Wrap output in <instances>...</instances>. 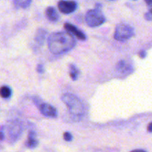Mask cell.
Returning a JSON list of instances; mask_svg holds the SVG:
<instances>
[{"label": "cell", "mask_w": 152, "mask_h": 152, "mask_svg": "<svg viewBox=\"0 0 152 152\" xmlns=\"http://www.w3.org/2000/svg\"><path fill=\"white\" fill-rule=\"evenodd\" d=\"M48 45L51 53L62 54L69 51L76 45L74 37L67 32L52 33L48 39Z\"/></svg>", "instance_id": "obj_1"}, {"label": "cell", "mask_w": 152, "mask_h": 152, "mask_svg": "<svg viewBox=\"0 0 152 152\" xmlns=\"http://www.w3.org/2000/svg\"><path fill=\"white\" fill-rule=\"evenodd\" d=\"M62 101L67 105L70 113L76 117L83 116L86 113V106L83 101L72 94L67 93L62 96Z\"/></svg>", "instance_id": "obj_2"}, {"label": "cell", "mask_w": 152, "mask_h": 152, "mask_svg": "<svg viewBox=\"0 0 152 152\" xmlns=\"http://www.w3.org/2000/svg\"><path fill=\"white\" fill-rule=\"evenodd\" d=\"M4 128L5 137H7L8 142L14 143L19 139L22 133V126L19 120H14L7 122Z\"/></svg>", "instance_id": "obj_3"}, {"label": "cell", "mask_w": 152, "mask_h": 152, "mask_svg": "<svg viewBox=\"0 0 152 152\" xmlns=\"http://www.w3.org/2000/svg\"><path fill=\"white\" fill-rule=\"evenodd\" d=\"M86 22L89 27L95 28L102 25L105 22V18L100 9L96 7L88 10L86 14Z\"/></svg>", "instance_id": "obj_4"}, {"label": "cell", "mask_w": 152, "mask_h": 152, "mask_svg": "<svg viewBox=\"0 0 152 152\" xmlns=\"http://www.w3.org/2000/svg\"><path fill=\"white\" fill-rule=\"evenodd\" d=\"M134 35V30L127 24H120L117 26L114 32V39L117 41L125 42L130 39Z\"/></svg>", "instance_id": "obj_5"}, {"label": "cell", "mask_w": 152, "mask_h": 152, "mask_svg": "<svg viewBox=\"0 0 152 152\" xmlns=\"http://www.w3.org/2000/svg\"><path fill=\"white\" fill-rule=\"evenodd\" d=\"M134 70L132 61L127 59L120 60L116 65V74L119 77H126L132 74Z\"/></svg>", "instance_id": "obj_6"}, {"label": "cell", "mask_w": 152, "mask_h": 152, "mask_svg": "<svg viewBox=\"0 0 152 152\" xmlns=\"http://www.w3.org/2000/svg\"><path fill=\"white\" fill-rule=\"evenodd\" d=\"M77 4L74 1H59L58 2V8L59 11L65 14H69L76 10Z\"/></svg>", "instance_id": "obj_7"}, {"label": "cell", "mask_w": 152, "mask_h": 152, "mask_svg": "<svg viewBox=\"0 0 152 152\" xmlns=\"http://www.w3.org/2000/svg\"><path fill=\"white\" fill-rule=\"evenodd\" d=\"M38 108L41 114L45 117H51V118H56L57 117V111L56 108L50 104L42 102Z\"/></svg>", "instance_id": "obj_8"}, {"label": "cell", "mask_w": 152, "mask_h": 152, "mask_svg": "<svg viewBox=\"0 0 152 152\" xmlns=\"http://www.w3.org/2000/svg\"><path fill=\"white\" fill-rule=\"evenodd\" d=\"M64 28L68 31V33H69L72 36L76 37L79 39L82 40V41H85L86 39V34L83 31H80L79 28H77V27L74 26V25H71L70 23H65Z\"/></svg>", "instance_id": "obj_9"}, {"label": "cell", "mask_w": 152, "mask_h": 152, "mask_svg": "<svg viewBox=\"0 0 152 152\" xmlns=\"http://www.w3.org/2000/svg\"><path fill=\"white\" fill-rule=\"evenodd\" d=\"M36 133L33 131H31L28 134V139L25 142V146L28 148H35L38 145L39 142L37 139Z\"/></svg>", "instance_id": "obj_10"}, {"label": "cell", "mask_w": 152, "mask_h": 152, "mask_svg": "<svg viewBox=\"0 0 152 152\" xmlns=\"http://www.w3.org/2000/svg\"><path fill=\"white\" fill-rule=\"evenodd\" d=\"M45 16L49 21L56 22L59 20V16L56 9L53 7H48L45 10Z\"/></svg>", "instance_id": "obj_11"}, {"label": "cell", "mask_w": 152, "mask_h": 152, "mask_svg": "<svg viewBox=\"0 0 152 152\" xmlns=\"http://www.w3.org/2000/svg\"><path fill=\"white\" fill-rule=\"evenodd\" d=\"M46 36H47V31L45 29L40 28L37 31V34L35 36V42L39 45H42L44 44Z\"/></svg>", "instance_id": "obj_12"}, {"label": "cell", "mask_w": 152, "mask_h": 152, "mask_svg": "<svg viewBox=\"0 0 152 152\" xmlns=\"http://www.w3.org/2000/svg\"><path fill=\"white\" fill-rule=\"evenodd\" d=\"M69 74L71 80L73 81H76V80H77L79 75H80V71H79L78 68L75 65L71 64L69 65Z\"/></svg>", "instance_id": "obj_13"}, {"label": "cell", "mask_w": 152, "mask_h": 152, "mask_svg": "<svg viewBox=\"0 0 152 152\" xmlns=\"http://www.w3.org/2000/svg\"><path fill=\"white\" fill-rule=\"evenodd\" d=\"M32 0H13L14 4L17 7L21 8H27L31 4Z\"/></svg>", "instance_id": "obj_14"}, {"label": "cell", "mask_w": 152, "mask_h": 152, "mask_svg": "<svg viewBox=\"0 0 152 152\" xmlns=\"http://www.w3.org/2000/svg\"><path fill=\"white\" fill-rule=\"evenodd\" d=\"M0 94H1V96L4 99H7L11 96V89L7 86H2L1 88V91H0Z\"/></svg>", "instance_id": "obj_15"}, {"label": "cell", "mask_w": 152, "mask_h": 152, "mask_svg": "<svg viewBox=\"0 0 152 152\" xmlns=\"http://www.w3.org/2000/svg\"><path fill=\"white\" fill-rule=\"evenodd\" d=\"M145 1L149 8L148 12L145 14V18L146 20H152V0H145Z\"/></svg>", "instance_id": "obj_16"}, {"label": "cell", "mask_w": 152, "mask_h": 152, "mask_svg": "<svg viewBox=\"0 0 152 152\" xmlns=\"http://www.w3.org/2000/svg\"><path fill=\"white\" fill-rule=\"evenodd\" d=\"M63 138L65 141L67 142H70V141L72 140V135L71 134H70L69 132H65L63 134Z\"/></svg>", "instance_id": "obj_17"}, {"label": "cell", "mask_w": 152, "mask_h": 152, "mask_svg": "<svg viewBox=\"0 0 152 152\" xmlns=\"http://www.w3.org/2000/svg\"><path fill=\"white\" fill-rule=\"evenodd\" d=\"M37 72L39 73V74H42V73H44L45 69H44V66H43V65H42V64H39L37 67Z\"/></svg>", "instance_id": "obj_18"}, {"label": "cell", "mask_w": 152, "mask_h": 152, "mask_svg": "<svg viewBox=\"0 0 152 152\" xmlns=\"http://www.w3.org/2000/svg\"><path fill=\"white\" fill-rule=\"evenodd\" d=\"M139 56L140 57L143 59V58H145V56H146V52H145V50H141V51L139 53Z\"/></svg>", "instance_id": "obj_19"}, {"label": "cell", "mask_w": 152, "mask_h": 152, "mask_svg": "<svg viewBox=\"0 0 152 152\" xmlns=\"http://www.w3.org/2000/svg\"><path fill=\"white\" fill-rule=\"evenodd\" d=\"M147 129H148V132H151V133H152V123H149V124H148Z\"/></svg>", "instance_id": "obj_20"}, {"label": "cell", "mask_w": 152, "mask_h": 152, "mask_svg": "<svg viewBox=\"0 0 152 152\" xmlns=\"http://www.w3.org/2000/svg\"><path fill=\"white\" fill-rule=\"evenodd\" d=\"M131 152H147V151L142 149H135V150H133V151H132Z\"/></svg>", "instance_id": "obj_21"}]
</instances>
